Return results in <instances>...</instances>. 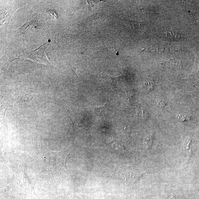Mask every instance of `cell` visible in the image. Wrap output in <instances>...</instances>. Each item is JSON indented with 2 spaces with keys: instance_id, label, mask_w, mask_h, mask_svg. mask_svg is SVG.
I'll list each match as a JSON object with an SVG mask.
<instances>
[{
  "instance_id": "10",
  "label": "cell",
  "mask_w": 199,
  "mask_h": 199,
  "mask_svg": "<svg viewBox=\"0 0 199 199\" xmlns=\"http://www.w3.org/2000/svg\"><path fill=\"white\" fill-rule=\"evenodd\" d=\"M196 61H197V63H196V66L195 72L197 78L199 79V61L197 60Z\"/></svg>"
},
{
  "instance_id": "3",
  "label": "cell",
  "mask_w": 199,
  "mask_h": 199,
  "mask_svg": "<svg viewBox=\"0 0 199 199\" xmlns=\"http://www.w3.org/2000/svg\"><path fill=\"white\" fill-rule=\"evenodd\" d=\"M49 45V42H46L35 50L27 51L25 53V58H27L39 63L46 64L49 63V61L45 53V50Z\"/></svg>"
},
{
  "instance_id": "5",
  "label": "cell",
  "mask_w": 199,
  "mask_h": 199,
  "mask_svg": "<svg viewBox=\"0 0 199 199\" xmlns=\"http://www.w3.org/2000/svg\"><path fill=\"white\" fill-rule=\"evenodd\" d=\"M165 37L168 40L173 41H178L182 40L180 35L173 31H168L165 33Z\"/></svg>"
},
{
  "instance_id": "13",
  "label": "cell",
  "mask_w": 199,
  "mask_h": 199,
  "mask_svg": "<svg viewBox=\"0 0 199 199\" xmlns=\"http://www.w3.org/2000/svg\"><path fill=\"white\" fill-rule=\"evenodd\" d=\"M165 199H175V198L174 197V196H170L169 197H168V198H165Z\"/></svg>"
},
{
  "instance_id": "8",
  "label": "cell",
  "mask_w": 199,
  "mask_h": 199,
  "mask_svg": "<svg viewBox=\"0 0 199 199\" xmlns=\"http://www.w3.org/2000/svg\"><path fill=\"white\" fill-rule=\"evenodd\" d=\"M191 139L190 138H187L185 139L184 143V150L185 153L189 154H190V143H191Z\"/></svg>"
},
{
  "instance_id": "9",
  "label": "cell",
  "mask_w": 199,
  "mask_h": 199,
  "mask_svg": "<svg viewBox=\"0 0 199 199\" xmlns=\"http://www.w3.org/2000/svg\"><path fill=\"white\" fill-rule=\"evenodd\" d=\"M178 118L181 121L183 122L185 121L188 120L190 118L186 114H180L178 116Z\"/></svg>"
},
{
  "instance_id": "2",
  "label": "cell",
  "mask_w": 199,
  "mask_h": 199,
  "mask_svg": "<svg viewBox=\"0 0 199 199\" xmlns=\"http://www.w3.org/2000/svg\"><path fill=\"white\" fill-rule=\"evenodd\" d=\"M112 173L111 177L129 185L137 182L142 175L141 172L133 167L118 168Z\"/></svg>"
},
{
  "instance_id": "4",
  "label": "cell",
  "mask_w": 199,
  "mask_h": 199,
  "mask_svg": "<svg viewBox=\"0 0 199 199\" xmlns=\"http://www.w3.org/2000/svg\"><path fill=\"white\" fill-rule=\"evenodd\" d=\"M123 22L126 26L132 30L138 29L143 23L141 22L129 21L127 20H123Z\"/></svg>"
},
{
  "instance_id": "7",
  "label": "cell",
  "mask_w": 199,
  "mask_h": 199,
  "mask_svg": "<svg viewBox=\"0 0 199 199\" xmlns=\"http://www.w3.org/2000/svg\"><path fill=\"white\" fill-rule=\"evenodd\" d=\"M154 135L153 134H149L146 136L145 138V144L147 149H150L153 143Z\"/></svg>"
},
{
  "instance_id": "12",
  "label": "cell",
  "mask_w": 199,
  "mask_h": 199,
  "mask_svg": "<svg viewBox=\"0 0 199 199\" xmlns=\"http://www.w3.org/2000/svg\"><path fill=\"white\" fill-rule=\"evenodd\" d=\"M106 46L107 48H108V49H110V50L113 53H115V51L114 49H112V48H111V46H110L109 45H107L106 44Z\"/></svg>"
},
{
  "instance_id": "11",
  "label": "cell",
  "mask_w": 199,
  "mask_h": 199,
  "mask_svg": "<svg viewBox=\"0 0 199 199\" xmlns=\"http://www.w3.org/2000/svg\"><path fill=\"white\" fill-rule=\"evenodd\" d=\"M158 106L161 108H164L166 106V104L162 101H159L158 102Z\"/></svg>"
},
{
  "instance_id": "6",
  "label": "cell",
  "mask_w": 199,
  "mask_h": 199,
  "mask_svg": "<svg viewBox=\"0 0 199 199\" xmlns=\"http://www.w3.org/2000/svg\"><path fill=\"white\" fill-rule=\"evenodd\" d=\"M155 84L153 81L149 80L145 83L144 85V90L146 92L151 91L154 88Z\"/></svg>"
},
{
  "instance_id": "1",
  "label": "cell",
  "mask_w": 199,
  "mask_h": 199,
  "mask_svg": "<svg viewBox=\"0 0 199 199\" xmlns=\"http://www.w3.org/2000/svg\"><path fill=\"white\" fill-rule=\"evenodd\" d=\"M71 153L69 150L56 152L49 149L44 152V158L49 169L52 171L60 172L67 168V159Z\"/></svg>"
},
{
  "instance_id": "14",
  "label": "cell",
  "mask_w": 199,
  "mask_h": 199,
  "mask_svg": "<svg viewBox=\"0 0 199 199\" xmlns=\"http://www.w3.org/2000/svg\"></svg>"
}]
</instances>
